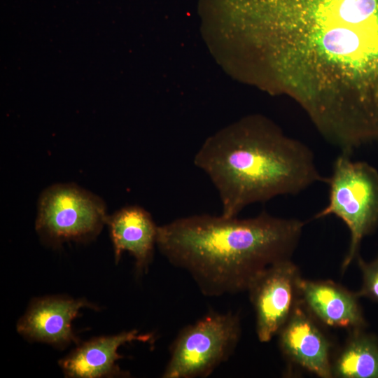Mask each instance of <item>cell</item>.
<instances>
[{
    "label": "cell",
    "instance_id": "6da1fadb",
    "mask_svg": "<svg viewBox=\"0 0 378 378\" xmlns=\"http://www.w3.org/2000/svg\"><path fill=\"white\" fill-rule=\"evenodd\" d=\"M275 90L340 150L378 142V0H258Z\"/></svg>",
    "mask_w": 378,
    "mask_h": 378
},
{
    "label": "cell",
    "instance_id": "7a4b0ae2",
    "mask_svg": "<svg viewBox=\"0 0 378 378\" xmlns=\"http://www.w3.org/2000/svg\"><path fill=\"white\" fill-rule=\"evenodd\" d=\"M304 226L265 211L242 219L192 215L158 226L156 246L204 296L219 297L247 291L265 270L291 259Z\"/></svg>",
    "mask_w": 378,
    "mask_h": 378
},
{
    "label": "cell",
    "instance_id": "3957f363",
    "mask_svg": "<svg viewBox=\"0 0 378 378\" xmlns=\"http://www.w3.org/2000/svg\"><path fill=\"white\" fill-rule=\"evenodd\" d=\"M193 162L217 190L225 217H237L254 203L297 195L326 179L307 144L260 117L207 139Z\"/></svg>",
    "mask_w": 378,
    "mask_h": 378
},
{
    "label": "cell",
    "instance_id": "277c9868",
    "mask_svg": "<svg viewBox=\"0 0 378 378\" xmlns=\"http://www.w3.org/2000/svg\"><path fill=\"white\" fill-rule=\"evenodd\" d=\"M325 183L328 186V204L314 218L335 216L348 227L350 242L342 262L344 270L357 257L363 239L378 227V171L341 152Z\"/></svg>",
    "mask_w": 378,
    "mask_h": 378
},
{
    "label": "cell",
    "instance_id": "5b68a950",
    "mask_svg": "<svg viewBox=\"0 0 378 378\" xmlns=\"http://www.w3.org/2000/svg\"><path fill=\"white\" fill-rule=\"evenodd\" d=\"M238 314L210 311L184 327L170 346L163 378L209 376L233 354L241 337Z\"/></svg>",
    "mask_w": 378,
    "mask_h": 378
},
{
    "label": "cell",
    "instance_id": "8992f818",
    "mask_svg": "<svg viewBox=\"0 0 378 378\" xmlns=\"http://www.w3.org/2000/svg\"><path fill=\"white\" fill-rule=\"evenodd\" d=\"M104 202L99 196L73 183L54 184L41 194L35 229L51 246L94 239L106 224Z\"/></svg>",
    "mask_w": 378,
    "mask_h": 378
},
{
    "label": "cell",
    "instance_id": "52a82bcc",
    "mask_svg": "<svg viewBox=\"0 0 378 378\" xmlns=\"http://www.w3.org/2000/svg\"><path fill=\"white\" fill-rule=\"evenodd\" d=\"M300 277L298 266L288 259L269 267L250 284L247 291L260 342H270L287 321L299 298Z\"/></svg>",
    "mask_w": 378,
    "mask_h": 378
},
{
    "label": "cell",
    "instance_id": "ba28073f",
    "mask_svg": "<svg viewBox=\"0 0 378 378\" xmlns=\"http://www.w3.org/2000/svg\"><path fill=\"white\" fill-rule=\"evenodd\" d=\"M83 308L99 307L83 298L64 295L34 298L25 313L18 320V332L32 342L46 343L63 348L78 339L72 328V321Z\"/></svg>",
    "mask_w": 378,
    "mask_h": 378
},
{
    "label": "cell",
    "instance_id": "9c48e42d",
    "mask_svg": "<svg viewBox=\"0 0 378 378\" xmlns=\"http://www.w3.org/2000/svg\"><path fill=\"white\" fill-rule=\"evenodd\" d=\"M277 335L280 349L290 362L319 377H332L330 342L299 298Z\"/></svg>",
    "mask_w": 378,
    "mask_h": 378
},
{
    "label": "cell",
    "instance_id": "30bf717a",
    "mask_svg": "<svg viewBox=\"0 0 378 378\" xmlns=\"http://www.w3.org/2000/svg\"><path fill=\"white\" fill-rule=\"evenodd\" d=\"M153 338V334H141L136 329L94 337L81 343L58 363L65 376L71 378L127 377L117 365L122 358L119 347L134 341L150 342Z\"/></svg>",
    "mask_w": 378,
    "mask_h": 378
},
{
    "label": "cell",
    "instance_id": "8fae6325",
    "mask_svg": "<svg viewBox=\"0 0 378 378\" xmlns=\"http://www.w3.org/2000/svg\"><path fill=\"white\" fill-rule=\"evenodd\" d=\"M115 264L125 251L135 260L136 274L146 273L153 258L158 226L151 215L139 206H127L108 216Z\"/></svg>",
    "mask_w": 378,
    "mask_h": 378
},
{
    "label": "cell",
    "instance_id": "7c38bea8",
    "mask_svg": "<svg viewBox=\"0 0 378 378\" xmlns=\"http://www.w3.org/2000/svg\"><path fill=\"white\" fill-rule=\"evenodd\" d=\"M298 297L310 314L323 323L351 330L363 329L365 321L358 297L332 281L300 278Z\"/></svg>",
    "mask_w": 378,
    "mask_h": 378
},
{
    "label": "cell",
    "instance_id": "4fadbf2b",
    "mask_svg": "<svg viewBox=\"0 0 378 378\" xmlns=\"http://www.w3.org/2000/svg\"><path fill=\"white\" fill-rule=\"evenodd\" d=\"M331 371L332 377L378 378V342L363 329L351 330Z\"/></svg>",
    "mask_w": 378,
    "mask_h": 378
},
{
    "label": "cell",
    "instance_id": "5bb4252c",
    "mask_svg": "<svg viewBox=\"0 0 378 378\" xmlns=\"http://www.w3.org/2000/svg\"><path fill=\"white\" fill-rule=\"evenodd\" d=\"M358 264L362 273L363 283L356 292L358 298H368L378 302V256L371 262H365L357 255Z\"/></svg>",
    "mask_w": 378,
    "mask_h": 378
}]
</instances>
